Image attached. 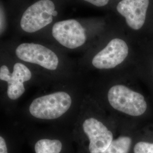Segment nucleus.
Here are the masks:
<instances>
[{
	"label": "nucleus",
	"instance_id": "nucleus-1",
	"mask_svg": "<svg viewBox=\"0 0 153 153\" xmlns=\"http://www.w3.org/2000/svg\"><path fill=\"white\" fill-rule=\"evenodd\" d=\"M62 0H33L21 7L14 22L18 33L35 35L47 33L59 20Z\"/></svg>",
	"mask_w": 153,
	"mask_h": 153
},
{
	"label": "nucleus",
	"instance_id": "nucleus-2",
	"mask_svg": "<svg viewBox=\"0 0 153 153\" xmlns=\"http://www.w3.org/2000/svg\"><path fill=\"white\" fill-rule=\"evenodd\" d=\"M93 22L89 19L71 18L58 20L47 33L59 44L68 49L84 46L94 33Z\"/></svg>",
	"mask_w": 153,
	"mask_h": 153
},
{
	"label": "nucleus",
	"instance_id": "nucleus-3",
	"mask_svg": "<svg viewBox=\"0 0 153 153\" xmlns=\"http://www.w3.org/2000/svg\"><path fill=\"white\" fill-rule=\"evenodd\" d=\"M71 97L65 91L52 93L35 99L29 107L33 117L43 120H53L65 114L71 107Z\"/></svg>",
	"mask_w": 153,
	"mask_h": 153
},
{
	"label": "nucleus",
	"instance_id": "nucleus-4",
	"mask_svg": "<svg viewBox=\"0 0 153 153\" xmlns=\"http://www.w3.org/2000/svg\"><path fill=\"white\" fill-rule=\"evenodd\" d=\"M14 53L19 60L50 71L57 70L60 62L58 55L53 49L37 43H21L16 45Z\"/></svg>",
	"mask_w": 153,
	"mask_h": 153
},
{
	"label": "nucleus",
	"instance_id": "nucleus-5",
	"mask_svg": "<svg viewBox=\"0 0 153 153\" xmlns=\"http://www.w3.org/2000/svg\"><path fill=\"white\" fill-rule=\"evenodd\" d=\"M108 100L110 105L117 111L133 116L143 114L147 104L143 96L122 85L110 88Z\"/></svg>",
	"mask_w": 153,
	"mask_h": 153
},
{
	"label": "nucleus",
	"instance_id": "nucleus-6",
	"mask_svg": "<svg viewBox=\"0 0 153 153\" xmlns=\"http://www.w3.org/2000/svg\"><path fill=\"white\" fill-rule=\"evenodd\" d=\"M129 48L123 39L111 40L106 46L93 56L91 64L98 69H109L116 67L126 60Z\"/></svg>",
	"mask_w": 153,
	"mask_h": 153
},
{
	"label": "nucleus",
	"instance_id": "nucleus-7",
	"mask_svg": "<svg viewBox=\"0 0 153 153\" xmlns=\"http://www.w3.org/2000/svg\"><path fill=\"white\" fill-rule=\"evenodd\" d=\"M82 128L89 140L90 153H102L113 141L112 132L104 124L94 117L84 121Z\"/></svg>",
	"mask_w": 153,
	"mask_h": 153
},
{
	"label": "nucleus",
	"instance_id": "nucleus-8",
	"mask_svg": "<svg viewBox=\"0 0 153 153\" xmlns=\"http://www.w3.org/2000/svg\"><path fill=\"white\" fill-rule=\"evenodd\" d=\"M149 4V0H121L116 10L125 18L129 27L138 30L144 25Z\"/></svg>",
	"mask_w": 153,
	"mask_h": 153
},
{
	"label": "nucleus",
	"instance_id": "nucleus-9",
	"mask_svg": "<svg viewBox=\"0 0 153 153\" xmlns=\"http://www.w3.org/2000/svg\"><path fill=\"white\" fill-rule=\"evenodd\" d=\"M31 77V71L27 66L21 62H16L10 76L6 82L9 98L14 100L20 98L25 91L24 82L30 81Z\"/></svg>",
	"mask_w": 153,
	"mask_h": 153
},
{
	"label": "nucleus",
	"instance_id": "nucleus-10",
	"mask_svg": "<svg viewBox=\"0 0 153 153\" xmlns=\"http://www.w3.org/2000/svg\"><path fill=\"white\" fill-rule=\"evenodd\" d=\"M62 143L58 140L42 139L35 145L36 153H60L62 150Z\"/></svg>",
	"mask_w": 153,
	"mask_h": 153
},
{
	"label": "nucleus",
	"instance_id": "nucleus-11",
	"mask_svg": "<svg viewBox=\"0 0 153 153\" xmlns=\"http://www.w3.org/2000/svg\"><path fill=\"white\" fill-rule=\"evenodd\" d=\"M131 144L130 137L121 136L113 140L109 147L102 153H129Z\"/></svg>",
	"mask_w": 153,
	"mask_h": 153
},
{
	"label": "nucleus",
	"instance_id": "nucleus-12",
	"mask_svg": "<svg viewBox=\"0 0 153 153\" xmlns=\"http://www.w3.org/2000/svg\"><path fill=\"white\" fill-rule=\"evenodd\" d=\"M7 28V10L3 4H1L0 9V33L1 36L6 33Z\"/></svg>",
	"mask_w": 153,
	"mask_h": 153
},
{
	"label": "nucleus",
	"instance_id": "nucleus-13",
	"mask_svg": "<svg viewBox=\"0 0 153 153\" xmlns=\"http://www.w3.org/2000/svg\"><path fill=\"white\" fill-rule=\"evenodd\" d=\"M134 153H153V143L138 142L134 148Z\"/></svg>",
	"mask_w": 153,
	"mask_h": 153
},
{
	"label": "nucleus",
	"instance_id": "nucleus-14",
	"mask_svg": "<svg viewBox=\"0 0 153 153\" xmlns=\"http://www.w3.org/2000/svg\"><path fill=\"white\" fill-rule=\"evenodd\" d=\"M88 5L97 7H102L107 5L109 3V0H78Z\"/></svg>",
	"mask_w": 153,
	"mask_h": 153
},
{
	"label": "nucleus",
	"instance_id": "nucleus-15",
	"mask_svg": "<svg viewBox=\"0 0 153 153\" xmlns=\"http://www.w3.org/2000/svg\"><path fill=\"white\" fill-rule=\"evenodd\" d=\"M0 153H7V149L5 139L0 137Z\"/></svg>",
	"mask_w": 153,
	"mask_h": 153
}]
</instances>
